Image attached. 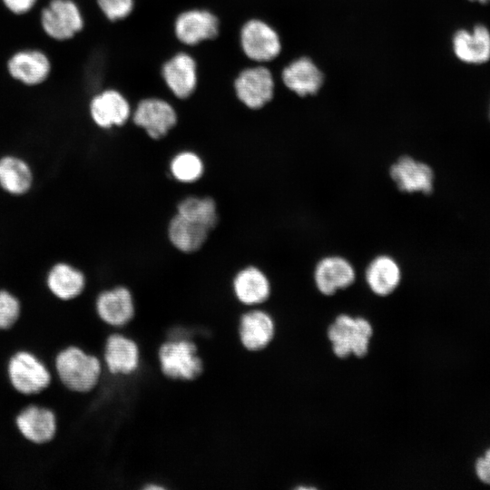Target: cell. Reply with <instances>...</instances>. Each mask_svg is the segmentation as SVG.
Returning <instances> with one entry per match:
<instances>
[{"label": "cell", "instance_id": "6da1fadb", "mask_svg": "<svg viewBox=\"0 0 490 490\" xmlns=\"http://www.w3.org/2000/svg\"><path fill=\"white\" fill-rule=\"evenodd\" d=\"M56 369L64 385L77 393L93 390L104 372L101 358L78 347H69L59 353Z\"/></svg>", "mask_w": 490, "mask_h": 490}, {"label": "cell", "instance_id": "7a4b0ae2", "mask_svg": "<svg viewBox=\"0 0 490 490\" xmlns=\"http://www.w3.org/2000/svg\"><path fill=\"white\" fill-rule=\"evenodd\" d=\"M157 359L162 375L172 381H192L203 372V361L196 343L186 338L161 343Z\"/></svg>", "mask_w": 490, "mask_h": 490}, {"label": "cell", "instance_id": "3957f363", "mask_svg": "<svg viewBox=\"0 0 490 490\" xmlns=\"http://www.w3.org/2000/svg\"><path fill=\"white\" fill-rule=\"evenodd\" d=\"M372 335L373 328L368 319L348 314L338 315L328 328L332 350L339 358L365 357Z\"/></svg>", "mask_w": 490, "mask_h": 490}, {"label": "cell", "instance_id": "277c9868", "mask_svg": "<svg viewBox=\"0 0 490 490\" xmlns=\"http://www.w3.org/2000/svg\"><path fill=\"white\" fill-rule=\"evenodd\" d=\"M101 359L106 373L129 376L141 365V349L132 337L119 330H112L105 338Z\"/></svg>", "mask_w": 490, "mask_h": 490}, {"label": "cell", "instance_id": "5b68a950", "mask_svg": "<svg viewBox=\"0 0 490 490\" xmlns=\"http://www.w3.org/2000/svg\"><path fill=\"white\" fill-rule=\"evenodd\" d=\"M40 24L44 32L56 41L73 38L84 25L82 12L74 0H51L41 12Z\"/></svg>", "mask_w": 490, "mask_h": 490}, {"label": "cell", "instance_id": "8992f818", "mask_svg": "<svg viewBox=\"0 0 490 490\" xmlns=\"http://www.w3.org/2000/svg\"><path fill=\"white\" fill-rule=\"evenodd\" d=\"M94 307L101 322L113 330L127 326L136 313L134 295L123 285L101 291L96 297Z\"/></svg>", "mask_w": 490, "mask_h": 490}, {"label": "cell", "instance_id": "52a82bcc", "mask_svg": "<svg viewBox=\"0 0 490 490\" xmlns=\"http://www.w3.org/2000/svg\"><path fill=\"white\" fill-rule=\"evenodd\" d=\"M237 332L243 349L258 353L266 349L274 339L276 325L268 311L253 307L240 313Z\"/></svg>", "mask_w": 490, "mask_h": 490}, {"label": "cell", "instance_id": "ba28073f", "mask_svg": "<svg viewBox=\"0 0 490 490\" xmlns=\"http://www.w3.org/2000/svg\"><path fill=\"white\" fill-rule=\"evenodd\" d=\"M177 120L172 104L156 97L140 101L132 113L134 124L154 140L164 137L176 125Z\"/></svg>", "mask_w": 490, "mask_h": 490}, {"label": "cell", "instance_id": "9c48e42d", "mask_svg": "<svg viewBox=\"0 0 490 490\" xmlns=\"http://www.w3.org/2000/svg\"><path fill=\"white\" fill-rule=\"evenodd\" d=\"M243 53L256 62H268L280 52L276 31L261 20L252 19L243 24L240 34Z\"/></svg>", "mask_w": 490, "mask_h": 490}, {"label": "cell", "instance_id": "30bf717a", "mask_svg": "<svg viewBox=\"0 0 490 490\" xmlns=\"http://www.w3.org/2000/svg\"><path fill=\"white\" fill-rule=\"evenodd\" d=\"M237 98L248 108L263 107L273 97L274 81L269 69L263 66L241 71L234 81Z\"/></svg>", "mask_w": 490, "mask_h": 490}, {"label": "cell", "instance_id": "8fae6325", "mask_svg": "<svg viewBox=\"0 0 490 490\" xmlns=\"http://www.w3.org/2000/svg\"><path fill=\"white\" fill-rule=\"evenodd\" d=\"M389 175L403 192L430 194L434 189V172L426 162L404 155L393 162Z\"/></svg>", "mask_w": 490, "mask_h": 490}, {"label": "cell", "instance_id": "7c38bea8", "mask_svg": "<svg viewBox=\"0 0 490 490\" xmlns=\"http://www.w3.org/2000/svg\"><path fill=\"white\" fill-rule=\"evenodd\" d=\"M218 17L207 9H189L181 12L174 22L176 38L186 45H196L215 38L219 34Z\"/></svg>", "mask_w": 490, "mask_h": 490}, {"label": "cell", "instance_id": "4fadbf2b", "mask_svg": "<svg viewBox=\"0 0 490 490\" xmlns=\"http://www.w3.org/2000/svg\"><path fill=\"white\" fill-rule=\"evenodd\" d=\"M313 278L318 290L323 295L331 296L355 282L356 270L345 257L329 255L317 262Z\"/></svg>", "mask_w": 490, "mask_h": 490}, {"label": "cell", "instance_id": "5bb4252c", "mask_svg": "<svg viewBox=\"0 0 490 490\" xmlns=\"http://www.w3.org/2000/svg\"><path fill=\"white\" fill-rule=\"evenodd\" d=\"M8 373L14 387L26 395L38 393L50 383L48 370L35 357L27 352H19L12 358Z\"/></svg>", "mask_w": 490, "mask_h": 490}, {"label": "cell", "instance_id": "9a60e30c", "mask_svg": "<svg viewBox=\"0 0 490 490\" xmlns=\"http://www.w3.org/2000/svg\"><path fill=\"white\" fill-rule=\"evenodd\" d=\"M51 69L49 57L38 49L17 51L7 61L10 76L28 86L44 83L49 77Z\"/></svg>", "mask_w": 490, "mask_h": 490}, {"label": "cell", "instance_id": "2e32d148", "mask_svg": "<svg viewBox=\"0 0 490 490\" xmlns=\"http://www.w3.org/2000/svg\"><path fill=\"white\" fill-rule=\"evenodd\" d=\"M162 76L173 95L179 99L189 98L198 83L196 61L187 53L175 54L163 64Z\"/></svg>", "mask_w": 490, "mask_h": 490}, {"label": "cell", "instance_id": "e0dca14e", "mask_svg": "<svg viewBox=\"0 0 490 490\" xmlns=\"http://www.w3.org/2000/svg\"><path fill=\"white\" fill-rule=\"evenodd\" d=\"M89 113L97 126L109 129L123 125L131 116V107L122 93L114 89H107L92 98Z\"/></svg>", "mask_w": 490, "mask_h": 490}, {"label": "cell", "instance_id": "ac0fdd59", "mask_svg": "<svg viewBox=\"0 0 490 490\" xmlns=\"http://www.w3.org/2000/svg\"><path fill=\"white\" fill-rule=\"evenodd\" d=\"M231 289L240 304L253 308L269 299L271 285L263 270L256 266H248L236 273L232 279Z\"/></svg>", "mask_w": 490, "mask_h": 490}, {"label": "cell", "instance_id": "d6986e66", "mask_svg": "<svg viewBox=\"0 0 490 490\" xmlns=\"http://www.w3.org/2000/svg\"><path fill=\"white\" fill-rule=\"evenodd\" d=\"M453 50L456 56L464 63H486L490 59V31L481 24L471 31L458 30L453 37Z\"/></svg>", "mask_w": 490, "mask_h": 490}, {"label": "cell", "instance_id": "ffe728a7", "mask_svg": "<svg viewBox=\"0 0 490 490\" xmlns=\"http://www.w3.org/2000/svg\"><path fill=\"white\" fill-rule=\"evenodd\" d=\"M402 270L399 263L387 254L377 255L368 264L365 279L370 290L380 297L392 294L399 286Z\"/></svg>", "mask_w": 490, "mask_h": 490}, {"label": "cell", "instance_id": "44dd1931", "mask_svg": "<svg viewBox=\"0 0 490 490\" xmlns=\"http://www.w3.org/2000/svg\"><path fill=\"white\" fill-rule=\"evenodd\" d=\"M45 281L51 293L62 300L74 299L86 286L83 272L66 261L53 264L46 273Z\"/></svg>", "mask_w": 490, "mask_h": 490}, {"label": "cell", "instance_id": "7402d4cb", "mask_svg": "<svg viewBox=\"0 0 490 490\" xmlns=\"http://www.w3.org/2000/svg\"><path fill=\"white\" fill-rule=\"evenodd\" d=\"M34 172L22 157L5 154L0 157V188L12 196L28 193L34 184Z\"/></svg>", "mask_w": 490, "mask_h": 490}, {"label": "cell", "instance_id": "603a6c76", "mask_svg": "<svg viewBox=\"0 0 490 490\" xmlns=\"http://www.w3.org/2000/svg\"><path fill=\"white\" fill-rule=\"evenodd\" d=\"M168 238L172 246L183 253L199 250L207 240L210 230L176 213L168 224Z\"/></svg>", "mask_w": 490, "mask_h": 490}, {"label": "cell", "instance_id": "cb8c5ba5", "mask_svg": "<svg viewBox=\"0 0 490 490\" xmlns=\"http://www.w3.org/2000/svg\"><path fill=\"white\" fill-rule=\"evenodd\" d=\"M16 425L25 438L37 444L50 441L56 430L53 412L37 407L24 409L17 416Z\"/></svg>", "mask_w": 490, "mask_h": 490}, {"label": "cell", "instance_id": "d4e9b609", "mask_svg": "<svg viewBox=\"0 0 490 490\" xmlns=\"http://www.w3.org/2000/svg\"><path fill=\"white\" fill-rule=\"evenodd\" d=\"M286 86L300 96L316 93L322 84V74L308 58H300L289 66L282 74Z\"/></svg>", "mask_w": 490, "mask_h": 490}, {"label": "cell", "instance_id": "484cf974", "mask_svg": "<svg viewBox=\"0 0 490 490\" xmlns=\"http://www.w3.org/2000/svg\"><path fill=\"white\" fill-rule=\"evenodd\" d=\"M177 213L210 230L214 229L219 221L217 205L211 197H186L178 203Z\"/></svg>", "mask_w": 490, "mask_h": 490}, {"label": "cell", "instance_id": "4316f807", "mask_svg": "<svg viewBox=\"0 0 490 490\" xmlns=\"http://www.w3.org/2000/svg\"><path fill=\"white\" fill-rule=\"evenodd\" d=\"M170 171L177 181L191 183L198 181L202 176L204 165L197 153L184 151L177 153L172 159Z\"/></svg>", "mask_w": 490, "mask_h": 490}, {"label": "cell", "instance_id": "83f0119b", "mask_svg": "<svg viewBox=\"0 0 490 490\" xmlns=\"http://www.w3.org/2000/svg\"><path fill=\"white\" fill-rule=\"evenodd\" d=\"M18 299L7 290L0 289V329L10 328L20 315Z\"/></svg>", "mask_w": 490, "mask_h": 490}, {"label": "cell", "instance_id": "f1b7e54d", "mask_svg": "<svg viewBox=\"0 0 490 490\" xmlns=\"http://www.w3.org/2000/svg\"><path fill=\"white\" fill-rule=\"evenodd\" d=\"M105 17L116 22L128 17L133 10L134 0H96Z\"/></svg>", "mask_w": 490, "mask_h": 490}, {"label": "cell", "instance_id": "f546056e", "mask_svg": "<svg viewBox=\"0 0 490 490\" xmlns=\"http://www.w3.org/2000/svg\"><path fill=\"white\" fill-rule=\"evenodd\" d=\"M5 7L14 15H21L30 12L38 0H1Z\"/></svg>", "mask_w": 490, "mask_h": 490}, {"label": "cell", "instance_id": "4dcf8cb0", "mask_svg": "<svg viewBox=\"0 0 490 490\" xmlns=\"http://www.w3.org/2000/svg\"><path fill=\"white\" fill-rule=\"evenodd\" d=\"M475 473L483 483L490 485V448L476 460Z\"/></svg>", "mask_w": 490, "mask_h": 490}, {"label": "cell", "instance_id": "1f68e13d", "mask_svg": "<svg viewBox=\"0 0 490 490\" xmlns=\"http://www.w3.org/2000/svg\"><path fill=\"white\" fill-rule=\"evenodd\" d=\"M469 1L478 2V3H481V4H487V3L490 2V0H469Z\"/></svg>", "mask_w": 490, "mask_h": 490}]
</instances>
